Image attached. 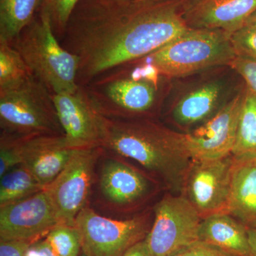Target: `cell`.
<instances>
[{
    "instance_id": "obj_3",
    "label": "cell",
    "mask_w": 256,
    "mask_h": 256,
    "mask_svg": "<svg viewBox=\"0 0 256 256\" xmlns=\"http://www.w3.org/2000/svg\"><path fill=\"white\" fill-rule=\"evenodd\" d=\"M10 44L50 94L78 90L80 60L60 44L46 13L40 12Z\"/></svg>"
},
{
    "instance_id": "obj_4",
    "label": "cell",
    "mask_w": 256,
    "mask_h": 256,
    "mask_svg": "<svg viewBox=\"0 0 256 256\" xmlns=\"http://www.w3.org/2000/svg\"><path fill=\"white\" fill-rule=\"evenodd\" d=\"M146 62L130 73L117 67L82 86L98 114L112 118L132 119L153 110L160 76Z\"/></svg>"
},
{
    "instance_id": "obj_12",
    "label": "cell",
    "mask_w": 256,
    "mask_h": 256,
    "mask_svg": "<svg viewBox=\"0 0 256 256\" xmlns=\"http://www.w3.org/2000/svg\"><path fill=\"white\" fill-rule=\"evenodd\" d=\"M245 88L193 132L185 134L192 161L220 159L233 151Z\"/></svg>"
},
{
    "instance_id": "obj_28",
    "label": "cell",
    "mask_w": 256,
    "mask_h": 256,
    "mask_svg": "<svg viewBox=\"0 0 256 256\" xmlns=\"http://www.w3.org/2000/svg\"><path fill=\"white\" fill-rule=\"evenodd\" d=\"M169 256H234L220 248L202 240L185 246Z\"/></svg>"
},
{
    "instance_id": "obj_29",
    "label": "cell",
    "mask_w": 256,
    "mask_h": 256,
    "mask_svg": "<svg viewBox=\"0 0 256 256\" xmlns=\"http://www.w3.org/2000/svg\"><path fill=\"white\" fill-rule=\"evenodd\" d=\"M229 66L242 76L246 87L256 96V60L236 56Z\"/></svg>"
},
{
    "instance_id": "obj_21",
    "label": "cell",
    "mask_w": 256,
    "mask_h": 256,
    "mask_svg": "<svg viewBox=\"0 0 256 256\" xmlns=\"http://www.w3.org/2000/svg\"><path fill=\"white\" fill-rule=\"evenodd\" d=\"M232 154L235 159L256 158V96L247 87Z\"/></svg>"
},
{
    "instance_id": "obj_31",
    "label": "cell",
    "mask_w": 256,
    "mask_h": 256,
    "mask_svg": "<svg viewBox=\"0 0 256 256\" xmlns=\"http://www.w3.org/2000/svg\"><path fill=\"white\" fill-rule=\"evenodd\" d=\"M26 256H57L46 239L42 238L30 245Z\"/></svg>"
},
{
    "instance_id": "obj_25",
    "label": "cell",
    "mask_w": 256,
    "mask_h": 256,
    "mask_svg": "<svg viewBox=\"0 0 256 256\" xmlns=\"http://www.w3.org/2000/svg\"><path fill=\"white\" fill-rule=\"evenodd\" d=\"M80 0H43L40 12L46 13L52 28L60 41L64 34L69 18Z\"/></svg>"
},
{
    "instance_id": "obj_8",
    "label": "cell",
    "mask_w": 256,
    "mask_h": 256,
    "mask_svg": "<svg viewBox=\"0 0 256 256\" xmlns=\"http://www.w3.org/2000/svg\"><path fill=\"white\" fill-rule=\"evenodd\" d=\"M102 146L78 149L63 171L45 188L58 223L75 226L77 216L89 206Z\"/></svg>"
},
{
    "instance_id": "obj_2",
    "label": "cell",
    "mask_w": 256,
    "mask_h": 256,
    "mask_svg": "<svg viewBox=\"0 0 256 256\" xmlns=\"http://www.w3.org/2000/svg\"><path fill=\"white\" fill-rule=\"evenodd\" d=\"M100 146L137 162L170 188L184 190L192 162L186 136L149 119L112 118L99 114Z\"/></svg>"
},
{
    "instance_id": "obj_18",
    "label": "cell",
    "mask_w": 256,
    "mask_h": 256,
    "mask_svg": "<svg viewBox=\"0 0 256 256\" xmlns=\"http://www.w3.org/2000/svg\"><path fill=\"white\" fill-rule=\"evenodd\" d=\"M198 240L234 256H255L249 242L248 228L229 214H215L203 218Z\"/></svg>"
},
{
    "instance_id": "obj_33",
    "label": "cell",
    "mask_w": 256,
    "mask_h": 256,
    "mask_svg": "<svg viewBox=\"0 0 256 256\" xmlns=\"http://www.w3.org/2000/svg\"><path fill=\"white\" fill-rule=\"evenodd\" d=\"M248 235L252 254L256 256V227L248 228Z\"/></svg>"
},
{
    "instance_id": "obj_32",
    "label": "cell",
    "mask_w": 256,
    "mask_h": 256,
    "mask_svg": "<svg viewBox=\"0 0 256 256\" xmlns=\"http://www.w3.org/2000/svg\"><path fill=\"white\" fill-rule=\"evenodd\" d=\"M122 256H154L148 246L146 239L131 247Z\"/></svg>"
},
{
    "instance_id": "obj_14",
    "label": "cell",
    "mask_w": 256,
    "mask_h": 256,
    "mask_svg": "<svg viewBox=\"0 0 256 256\" xmlns=\"http://www.w3.org/2000/svg\"><path fill=\"white\" fill-rule=\"evenodd\" d=\"M52 99L69 146L74 149L101 146L99 114L84 88L52 94Z\"/></svg>"
},
{
    "instance_id": "obj_27",
    "label": "cell",
    "mask_w": 256,
    "mask_h": 256,
    "mask_svg": "<svg viewBox=\"0 0 256 256\" xmlns=\"http://www.w3.org/2000/svg\"><path fill=\"white\" fill-rule=\"evenodd\" d=\"M22 164L21 156L16 139L1 134L0 137V178L14 166Z\"/></svg>"
},
{
    "instance_id": "obj_22",
    "label": "cell",
    "mask_w": 256,
    "mask_h": 256,
    "mask_svg": "<svg viewBox=\"0 0 256 256\" xmlns=\"http://www.w3.org/2000/svg\"><path fill=\"white\" fill-rule=\"evenodd\" d=\"M44 188L23 164L18 165L0 178V206L21 201Z\"/></svg>"
},
{
    "instance_id": "obj_20",
    "label": "cell",
    "mask_w": 256,
    "mask_h": 256,
    "mask_svg": "<svg viewBox=\"0 0 256 256\" xmlns=\"http://www.w3.org/2000/svg\"><path fill=\"white\" fill-rule=\"evenodd\" d=\"M43 0H0V42L12 44L40 12Z\"/></svg>"
},
{
    "instance_id": "obj_13",
    "label": "cell",
    "mask_w": 256,
    "mask_h": 256,
    "mask_svg": "<svg viewBox=\"0 0 256 256\" xmlns=\"http://www.w3.org/2000/svg\"><path fill=\"white\" fill-rule=\"evenodd\" d=\"M58 224L45 190L21 201L0 206V239L34 242L44 238Z\"/></svg>"
},
{
    "instance_id": "obj_9",
    "label": "cell",
    "mask_w": 256,
    "mask_h": 256,
    "mask_svg": "<svg viewBox=\"0 0 256 256\" xmlns=\"http://www.w3.org/2000/svg\"><path fill=\"white\" fill-rule=\"evenodd\" d=\"M122 158L104 149L96 166L95 186L98 206L124 212L150 195L151 182Z\"/></svg>"
},
{
    "instance_id": "obj_11",
    "label": "cell",
    "mask_w": 256,
    "mask_h": 256,
    "mask_svg": "<svg viewBox=\"0 0 256 256\" xmlns=\"http://www.w3.org/2000/svg\"><path fill=\"white\" fill-rule=\"evenodd\" d=\"M233 163L232 154L218 160L192 161L184 190L202 220L215 214H228Z\"/></svg>"
},
{
    "instance_id": "obj_30",
    "label": "cell",
    "mask_w": 256,
    "mask_h": 256,
    "mask_svg": "<svg viewBox=\"0 0 256 256\" xmlns=\"http://www.w3.org/2000/svg\"><path fill=\"white\" fill-rule=\"evenodd\" d=\"M32 244L18 239H0V256H26Z\"/></svg>"
},
{
    "instance_id": "obj_1",
    "label": "cell",
    "mask_w": 256,
    "mask_h": 256,
    "mask_svg": "<svg viewBox=\"0 0 256 256\" xmlns=\"http://www.w3.org/2000/svg\"><path fill=\"white\" fill-rule=\"evenodd\" d=\"M185 0H80L60 44L80 60L77 82L85 86L120 66L144 58L190 28Z\"/></svg>"
},
{
    "instance_id": "obj_7",
    "label": "cell",
    "mask_w": 256,
    "mask_h": 256,
    "mask_svg": "<svg viewBox=\"0 0 256 256\" xmlns=\"http://www.w3.org/2000/svg\"><path fill=\"white\" fill-rule=\"evenodd\" d=\"M75 226L86 256H122L138 242L146 238L151 228L149 214L118 220L98 214L88 206L77 216Z\"/></svg>"
},
{
    "instance_id": "obj_24",
    "label": "cell",
    "mask_w": 256,
    "mask_h": 256,
    "mask_svg": "<svg viewBox=\"0 0 256 256\" xmlns=\"http://www.w3.org/2000/svg\"><path fill=\"white\" fill-rule=\"evenodd\" d=\"M57 256H80L82 240L75 226L58 224L45 237Z\"/></svg>"
},
{
    "instance_id": "obj_35",
    "label": "cell",
    "mask_w": 256,
    "mask_h": 256,
    "mask_svg": "<svg viewBox=\"0 0 256 256\" xmlns=\"http://www.w3.org/2000/svg\"><path fill=\"white\" fill-rule=\"evenodd\" d=\"M80 256H86V255H85V254H82H82H80Z\"/></svg>"
},
{
    "instance_id": "obj_34",
    "label": "cell",
    "mask_w": 256,
    "mask_h": 256,
    "mask_svg": "<svg viewBox=\"0 0 256 256\" xmlns=\"http://www.w3.org/2000/svg\"><path fill=\"white\" fill-rule=\"evenodd\" d=\"M244 26H256V11L254 14L250 15V18H248Z\"/></svg>"
},
{
    "instance_id": "obj_16",
    "label": "cell",
    "mask_w": 256,
    "mask_h": 256,
    "mask_svg": "<svg viewBox=\"0 0 256 256\" xmlns=\"http://www.w3.org/2000/svg\"><path fill=\"white\" fill-rule=\"evenodd\" d=\"M256 11V0H185L183 18L190 28L222 30L232 35Z\"/></svg>"
},
{
    "instance_id": "obj_23",
    "label": "cell",
    "mask_w": 256,
    "mask_h": 256,
    "mask_svg": "<svg viewBox=\"0 0 256 256\" xmlns=\"http://www.w3.org/2000/svg\"><path fill=\"white\" fill-rule=\"evenodd\" d=\"M33 77L28 64L14 46L0 42V92L18 88Z\"/></svg>"
},
{
    "instance_id": "obj_17",
    "label": "cell",
    "mask_w": 256,
    "mask_h": 256,
    "mask_svg": "<svg viewBox=\"0 0 256 256\" xmlns=\"http://www.w3.org/2000/svg\"><path fill=\"white\" fill-rule=\"evenodd\" d=\"M228 214L247 228L256 227V158H234Z\"/></svg>"
},
{
    "instance_id": "obj_5",
    "label": "cell",
    "mask_w": 256,
    "mask_h": 256,
    "mask_svg": "<svg viewBox=\"0 0 256 256\" xmlns=\"http://www.w3.org/2000/svg\"><path fill=\"white\" fill-rule=\"evenodd\" d=\"M226 32L190 28L148 56L160 76L180 78L218 66H229L236 56Z\"/></svg>"
},
{
    "instance_id": "obj_10",
    "label": "cell",
    "mask_w": 256,
    "mask_h": 256,
    "mask_svg": "<svg viewBox=\"0 0 256 256\" xmlns=\"http://www.w3.org/2000/svg\"><path fill=\"white\" fill-rule=\"evenodd\" d=\"M154 214L146 240L154 256H169L198 240L202 218L186 196L166 195L156 204Z\"/></svg>"
},
{
    "instance_id": "obj_26",
    "label": "cell",
    "mask_w": 256,
    "mask_h": 256,
    "mask_svg": "<svg viewBox=\"0 0 256 256\" xmlns=\"http://www.w3.org/2000/svg\"><path fill=\"white\" fill-rule=\"evenodd\" d=\"M230 42L238 56L256 60V28L244 26L232 34Z\"/></svg>"
},
{
    "instance_id": "obj_15",
    "label": "cell",
    "mask_w": 256,
    "mask_h": 256,
    "mask_svg": "<svg viewBox=\"0 0 256 256\" xmlns=\"http://www.w3.org/2000/svg\"><path fill=\"white\" fill-rule=\"evenodd\" d=\"M14 138L21 156V164L31 172L44 190L63 171L78 150L68 146L65 136Z\"/></svg>"
},
{
    "instance_id": "obj_6",
    "label": "cell",
    "mask_w": 256,
    "mask_h": 256,
    "mask_svg": "<svg viewBox=\"0 0 256 256\" xmlns=\"http://www.w3.org/2000/svg\"><path fill=\"white\" fill-rule=\"evenodd\" d=\"M1 134L14 138L64 136L52 94L35 77L0 92Z\"/></svg>"
},
{
    "instance_id": "obj_19",
    "label": "cell",
    "mask_w": 256,
    "mask_h": 256,
    "mask_svg": "<svg viewBox=\"0 0 256 256\" xmlns=\"http://www.w3.org/2000/svg\"><path fill=\"white\" fill-rule=\"evenodd\" d=\"M223 86L218 82H210L188 92L175 106L173 117L183 126L196 124L207 118L218 105Z\"/></svg>"
}]
</instances>
